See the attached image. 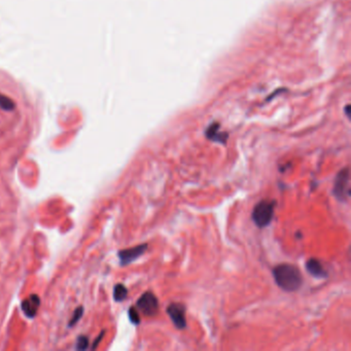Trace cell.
I'll list each match as a JSON object with an SVG mask.
<instances>
[{
	"instance_id": "obj_9",
	"label": "cell",
	"mask_w": 351,
	"mask_h": 351,
	"mask_svg": "<svg viewBox=\"0 0 351 351\" xmlns=\"http://www.w3.org/2000/svg\"><path fill=\"white\" fill-rule=\"evenodd\" d=\"M218 129H219L218 124H213L209 126V128L206 131V137L211 141L226 144V141L228 139V134L218 132Z\"/></svg>"
},
{
	"instance_id": "obj_10",
	"label": "cell",
	"mask_w": 351,
	"mask_h": 351,
	"mask_svg": "<svg viewBox=\"0 0 351 351\" xmlns=\"http://www.w3.org/2000/svg\"><path fill=\"white\" fill-rule=\"evenodd\" d=\"M128 297V289L127 287L122 284L119 283L116 284L113 288V299L115 302H123L126 298Z\"/></svg>"
},
{
	"instance_id": "obj_11",
	"label": "cell",
	"mask_w": 351,
	"mask_h": 351,
	"mask_svg": "<svg viewBox=\"0 0 351 351\" xmlns=\"http://www.w3.org/2000/svg\"><path fill=\"white\" fill-rule=\"evenodd\" d=\"M0 107L4 110H13L16 104L10 98L0 94Z\"/></svg>"
},
{
	"instance_id": "obj_13",
	"label": "cell",
	"mask_w": 351,
	"mask_h": 351,
	"mask_svg": "<svg viewBox=\"0 0 351 351\" xmlns=\"http://www.w3.org/2000/svg\"><path fill=\"white\" fill-rule=\"evenodd\" d=\"M128 315H129V318H130V320H131V323L136 325V326L140 324L139 312H138V310H136V309L134 308V307H131V308L129 309Z\"/></svg>"
},
{
	"instance_id": "obj_6",
	"label": "cell",
	"mask_w": 351,
	"mask_h": 351,
	"mask_svg": "<svg viewBox=\"0 0 351 351\" xmlns=\"http://www.w3.org/2000/svg\"><path fill=\"white\" fill-rule=\"evenodd\" d=\"M148 244L142 243L140 245L127 248V250H122L118 253V257L120 259V263L122 266H127L131 263H133L136 261L138 258H140L142 255L148 250Z\"/></svg>"
},
{
	"instance_id": "obj_5",
	"label": "cell",
	"mask_w": 351,
	"mask_h": 351,
	"mask_svg": "<svg viewBox=\"0 0 351 351\" xmlns=\"http://www.w3.org/2000/svg\"><path fill=\"white\" fill-rule=\"evenodd\" d=\"M167 314L171 318L175 328L183 330L186 327L185 320V307L181 303H170L167 306Z\"/></svg>"
},
{
	"instance_id": "obj_7",
	"label": "cell",
	"mask_w": 351,
	"mask_h": 351,
	"mask_svg": "<svg viewBox=\"0 0 351 351\" xmlns=\"http://www.w3.org/2000/svg\"><path fill=\"white\" fill-rule=\"evenodd\" d=\"M39 306H40V299L35 294L29 296L27 299L23 300L21 304L24 314L29 318H34L36 316Z\"/></svg>"
},
{
	"instance_id": "obj_4",
	"label": "cell",
	"mask_w": 351,
	"mask_h": 351,
	"mask_svg": "<svg viewBox=\"0 0 351 351\" xmlns=\"http://www.w3.org/2000/svg\"><path fill=\"white\" fill-rule=\"evenodd\" d=\"M137 308L145 316H155L159 310V301L152 291H146L137 300Z\"/></svg>"
},
{
	"instance_id": "obj_1",
	"label": "cell",
	"mask_w": 351,
	"mask_h": 351,
	"mask_svg": "<svg viewBox=\"0 0 351 351\" xmlns=\"http://www.w3.org/2000/svg\"><path fill=\"white\" fill-rule=\"evenodd\" d=\"M273 277L276 284L284 291L298 290L303 282L300 269L291 264H280L273 269Z\"/></svg>"
},
{
	"instance_id": "obj_12",
	"label": "cell",
	"mask_w": 351,
	"mask_h": 351,
	"mask_svg": "<svg viewBox=\"0 0 351 351\" xmlns=\"http://www.w3.org/2000/svg\"><path fill=\"white\" fill-rule=\"evenodd\" d=\"M83 314H84V307L80 306L75 310V312H73V314H72V316H71V318L69 320V323H68V327L72 328L73 326L77 325L79 321L81 320Z\"/></svg>"
},
{
	"instance_id": "obj_15",
	"label": "cell",
	"mask_w": 351,
	"mask_h": 351,
	"mask_svg": "<svg viewBox=\"0 0 351 351\" xmlns=\"http://www.w3.org/2000/svg\"><path fill=\"white\" fill-rule=\"evenodd\" d=\"M104 334H105V331H102V332L99 334V336L95 339V341H94V343H93V345H92V349H96V348H97V346L99 345V343L102 341V339H103Z\"/></svg>"
},
{
	"instance_id": "obj_8",
	"label": "cell",
	"mask_w": 351,
	"mask_h": 351,
	"mask_svg": "<svg viewBox=\"0 0 351 351\" xmlns=\"http://www.w3.org/2000/svg\"><path fill=\"white\" fill-rule=\"evenodd\" d=\"M306 270L316 278H327L328 272L326 271L323 263L317 259H309L306 263Z\"/></svg>"
},
{
	"instance_id": "obj_3",
	"label": "cell",
	"mask_w": 351,
	"mask_h": 351,
	"mask_svg": "<svg viewBox=\"0 0 351 351\" xmlns=\"http://www.w3.org/2000/svg\"><path fill=\"white\" fill-rule=\"evenodd\" d=\"M333 194L340 202H346L350 198V171L348 167L342 169L336 175Z\"/></svg>"
},
{
	"instance_id": "obj_14",
	"label": "cell",
	"mask_w": 351,
	"mask_h": 351,
	"mask_svg": "<svg viewBox=\"0 0 351 351\" xmlns=\"http://www.w3.org/2000/svg\"><path fill=\"white\" fill-rule=\"evenodd\" d=\"M89 346V338L86 336H80L77 340V350H86Z\"/></svg>"
},
{
	"instance_id": "obj_2",
	"label": "cell",
	"mask_w": 351,
	"mask_h": 351,
	"mask_svg": "<svg viewBox=\"0 0 351 351\" xmlns=\"http://www.w3.org/2000/svg\"><path fill=\"white\" fill-rule=\"evenodd\" d=\"M276 206L275 201L262 200L255 206L252 218L254 223L261 229L269 226L274 216V209Z\"/></svg>"
}]
</instances>
